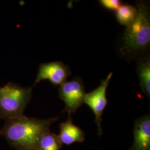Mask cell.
Wrapping results in <instances>:
<instances>
[{"instance_id": "obj_1", "label": "cell", "mask_w": 150, "mask_h": 150, "mask_svg": "<svg viewBox=\"0 0 150 150\" xmlns=\"http://www.w3.org/2000/svg\"><path fill=\"white\" fill-rule=\"evenodd\" d=\"M59 116L46 118L29 117L24 115L6 120L0 129V136L16 150H38L39 141L43 134L50 131Z\"/></svg>"}, {"instance_id": "obj_2", "label": "cell", "mask_w": 150, "mask_h": 150, "mask_svg": "<svg viewBox=\"0 0 150 150\" xmlns=\"http://www.w3.org/2000/svg\"><path fill=\"white\" fill-rule=\"evenodd\" d=\"M136 8L137 16L134 22L126 28L122 38L123 49L130 54L144 51L150 42L149 8L145 2L140 1Z\"/></svg>"}, {"instance_id": "obj_3", "label": "cell", "mask_w": 150, "mask_h": 150, "mask_svg": "<svg viewBox=\"0 0 150 150\" xmlns=\"http://www.w3.org/2000/svg\"><path fill=\"white\" fill-rule=\"evenodd\" d=\"M32 87L8 82L0 87V119L8 120L20 117L32 96Z\"/></svg>"}, {"instance_id": "obj_4", "label": "cell", "mask_w": 150, "mask_h": 150, "mask_svg": "<svg viewBox=\"0 0 150 150\" xmlns=\"http://www.w3.org/2000/svg\"><path fill=\"white\" fill-rule=\"evenodd\" d=\"M59 93L65 105L63 112L68 113L69 115L76 112L84 103L86 92L83 81L79 77L64 82L60 85Z\"/></svg>"}, {"instance_id": "obj_5", "label": "cell", "mask_w": 150, "mask_h": 150, "mask_svg": "<svg viewBox=\"0 0 150 150\" xmlns=\"http://www.w3.org/2000/svg\"><path fill=\"white\" fill-rule=\"evenodd\" d=\"M113 73H110L107 77L101 81L100 86L93 91L86 93L84 103L91 108L95 116V123H96L98 134H102V116L107 106L108 100L106 97V91L110 81L112 77Z\"/></svg>"}, {"instance_id": "obj_6", "label": "cell", "mask_w": 150, "mask_h": 150, "mask_svg": "<svg viewBox=\"0 0 150 150\" xmlns=\"http://www.w3.org/2000/svg\"><path fill=\"white\" fill-rule=\"evenodd\" d=\"M71 74L70 68L60 61L41 64L40 65L35 85L41 81L48 80L54 85H61Z\"/></svg>"}, {"instance_id": "obj_7", "label": "cell", "mask_w": 150, "mask_h": 150, "mask_svg": "<svg viewBox=\"0 0 150 150\" xmlns=\"http://www.w3.org/2000/svg\"><path fill=\"white\" fill-rule=\"evenodd\" d=\"M134 142L129 150H150V117L146 115L136 120Z\"/></svg>"}, {"instance_id": "obj_8", "label": "cell", "mask_w": 150, "mask_h": 150, "mask_svg": "<svg viewBox=\"0 0 150 150\" xmlns=\"http://www.w3.org/2000/svg\"><path fill=\"white\" fill-rule=\"evenodd\" d=\"M60 133L58 135L62 144L69 146L75 142H83L85 140V133L72 122L71 115L67 120L59 125Z\"/></svg>"}, {"instance_id": "obj_9", "label": "cell", "mask_w": 150, "mask_h": 150, "mask_svg": "<svg viewBox=\"0 0 150 150\" xmlns=\"http://www.w3.org/2000/svg\"><path fill=\"white\" fill-rule=\"evenodd\" d=\"M137 71L140 87L145 95L150 98V59L149 57H146L139 59Z\"/></svg>"}, {"instance_id": "obj_10", "label": "cell", "mask_w": 150, "mask_h": 150, "mask_svg": "<svg viewBox=\"0 0 150 150\" xmlns=\"http://www.w3.org/2000/svg\"><path fill=\"white\" fill-rule=\"evenodd\" d=\"M136 7L129 5H121L116 11V18L118 22L126 27L131 25L137 16Z\"/></svg>"}, {"instance_id": "obj_11", "label": "cell", "mask_w": 150, "mask_h": 150, "mask_svg": "<svg viewBox=\"0 0 150 150\" xmlns=\"http://www.w3.org/2000/svg\"><path fill=\"white\" fill-rule=\"evenodd\" d=\"M62 146L58 135L50 131L41 138L38 150H60Z\"/></svg>"}, {"instance_id": "obj_12", "label": "cell", "mask_w": 150, "mask_h": 150, "mask_svg": "<svg viewBox=\"0 0 150 150\" xmlns=\"http://www.w3.org/2000/svg\"><path fill=\"white\" fill-rule=\"evenodd\" d=\"M100 3L105 8L110 10H117L121 5V2L119 0H101Z\"/></svg>"}]
</instances>
